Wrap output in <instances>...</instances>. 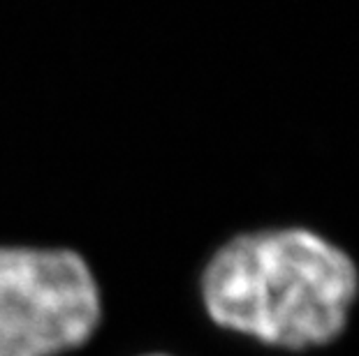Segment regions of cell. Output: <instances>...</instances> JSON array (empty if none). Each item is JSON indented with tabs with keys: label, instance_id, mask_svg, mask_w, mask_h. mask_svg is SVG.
I'll return each mask as SVG.
<instances>
[{
	"label": "cell",
	"instance_id": "7a4b0ae2",
	"mask_svg": "<svg viewBox=\"0 0 359 356\" xmlns=\"http://www.w3.org/2000/svg\"><path fill=\"white\" fill-rule=\"evenodd\" d=\"M100 324V290L65 248H0V356H58Z\"/></svg>",
	"mask_w": 359,
	"mask_h": 356
},
{
	"label": "cell",
	"instance_id": "6da1fadb",
	"mask_svg": "<svg viewBox=\"0 0 359 356\" xmlns=\"http://www.w3.org/2000/svg\"><path fill=\"white\" fill-rule=\"evenodd\" d=\"M355 262L309 229L241 234L213 255L202 299L220 327L306 350L343 331L357 297Z\"/></svg>",
	"mask_w": 359,
	"mask_h": 356
}]
</instances>
